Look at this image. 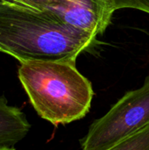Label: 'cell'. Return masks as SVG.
Returning a JSON list of instances; mask_svg holds the SVG:
<instances>
[{
	"label": "cell",
	"instance_id": "cell-1",
	"mask_svg": "<svg viewBox=\"0 0 149 150\" xmlns=\"http://www.w3.org/2000/svg\"><path fill=\"white\" fill-rule=\"evenodd\" d=\"M97 38L27 4L0 1V52L20 62L76 64Z\"/></svg>",
	"mask_w": 149,
	"mask_h": 150
},
{
	"label": "cell",
	"instance_id": "cell-6",
	"mask_svg": "<svg viewBox=\"0 0 149 150\" xmlns=\"http://www.w3.org/2000/svg\"><path fill=\"white\" fill-rule=\"evenodd\" d=\"M107 150H149V124Z\"/></svg>",
	"mask_w": 149,
	"mask_h": 150
},
{
	"label": "cell",
	"instance_id": "cell-3",
	"mask_svg": "<svg viewBox=\"0 0 149 150\" xmlns=\"http://www.w3.org/2000/svg\"><path fill=\"white\" fill-rule=\"evenodd\" d=\"M149 124V74L143 85L126 92L90 127L82 150H107Z\"/></svg>",
	"mask_w": 149,
	"mask_h": 150
},
{
	"label": "cell",
	"instance_id": "cell-2",
	"mask_svg": "<svg viewBox=\"0 0 149 150\" xmlns=\"http://www.w3.org/2000/svg\"><path fill=\"white\" fill-rule=\"evenodd\" d=\"M18 78L38 115L54 126L79 120L91 107L92 84L76 64L27 62L20 64Z\"/></svg>",
	"mask_w": 149,
	"mask_h": 150
},
{
	"label": "cell",
	"instance_id": "cell-10",
	"mask_svg": "<svg viewBox=\"0 0 149 150\" xmlns=\"http://www.w3.org/2000/svg\"><path fill=\"white\" fill-rule=\"evenodd\" d=\"M0 1H5V0H0Z\"/></svg>",
	"mask_w": 149,
	"mask_h": 150
},
{
	"label": "cell",
	"instance_id": "cell-9",
	"mask_svg": "<svg viewBox=\"0 0 149 150\" xmlns=\"http://www.w3.org/2000/svg\"><path fill=\"white\" fill-rule=\"evenodd\" d=\"M5 1H8V2H14V3H17V4H25V3L22 2L21 0H5Z\"/></svg>",
	"mask_w": 149,
	"mask_h": 150
},
{
	"label": "cell",
	"instance_id": "cell-8",
	"mask_svg": "<svg viewBox=\"0 0 149 150\" xmlns=\"http://www.w3.org/2000/svg\"><path fill=\"white\" fill-rule=\"evenodd\" d=\"M0 150H15V149L14 148H11V147L0 146Z\"/></svg>",
	"mask_w": 149,
	"mask_h": 150
},
{
	"label": "cell",
	"instance_id": "cell-5",
	"mask_svg": "<svg viewBox=\"0 0 149 150\" xmlns=\"http://www.w3.org/2000/svg\"><path fill=\"white\" fill-rule=\"evenodd\" d=\"M30 128L25 113L9 105L4 96L0 97V146L13 148L27 135Z\"/></svg>",
	"mask_w": 149,
	"mask_h": 150
},
{
	"label": "cell",
	"instance_id": "cell-4",
	"mask_svg": "<svg viewBox=\"0 0 149 150\" xmlns=\"http://www.w3.org/2000/svg\"><path fill=\"white\" fill-rule=\"evenodd\" d=\"M47 11L63 23L97 38L103 35L116 8L113 0H21Z\"/></svg>",
	"mask_w": 149,
	"mask_h": 150
},
{
	"label": "cell",
	"instance_id": "cell-7",
	"mask_svg": "<svg viewBox=\"0 0 149 150\" xmlns=\"http://www.w3.org/2000/svg\"><path fill=\"white\" fill-rule=\"evenodd\" d=\"M116 10L136 9L149 14V0H113Z\"/></svg>",
	"mask_w": 149,
	"mask_h": 150
}]
</instances>
